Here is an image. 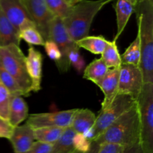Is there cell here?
I'll return each mask as SVG.
<instances>
[{
    "instance_id": "6da1fadb",
    "label": "cell",
    "mask_w": 153,
    "mask_h": 153,
    "mask_svg": "<svg viewBox=\"0 0 153 153\" xmlns=\"http://www.w3.org/2000/svg\"><path fill=\"white\" fill-rule=\"evenodd\" d=\"M140 42V67L143 82L153 83V0H140L134 5Z\"/></svg>"
},
{
    "instance_id": "7a4b0ae2",
    "label": "cell",
    "mask_w": 153,
    "mask_h": 153,
    "mask_svg": "<svg viewBox=\"0 0 153 153\" xmlns=\"http://www.w3.org/2000/svg\"><path fill=\"white\" fill-rule=\"evenodd\" d=\"M140 128L137 102L114 121L94 142L113 143L123 147L140 143Z\"/></svg>"
},
{
    "instance_id": "3957f363",
    "label": "cell",
    "mask_w": 153,
    "mask_h": 153,
    "mask_svg": "<svg viewBox=\"0 0 153 153\" xmlns=\"http://www.w3.org/2000/svg\"><path fill=\"white\" fill-rule=\"evenodd\" d=\"M114 0H82L72 7L70 13L63 19L67 32L76 43L89 35L94 18L104 6Z\"/></svg>"
},
{
    "instance_id": "277c9868",
    "label": "cell",
    "mask_w": 153,
    "mask_h": 153,
    "mask_svg": "<svg viewBox=\"0 0 153 153\" xmlns=\"http://www.w3.org/2000/svg\"><path fill=\"white\" fill-rule=\"evenodd\" d=\"M25 58L19 46L10 44L0 46V64L16 80L25 97H28L31 92V83L27 73Z\"/></svg>"
},
{
    "instance_id": "5b68a950",
    "label": "cell",
    "mask_w": 153,
    "mask_h": 153,
    "mask_svg": "<svg viewBox=\"0 0 153 153\" xmlns=\"http://www.w3.org/2000/svg\"><path fill=\"white\" fill-rule=\"evenodd\" d=\"M140 143L144 153H153V83L144 84L137 100Z\"/></svg>"
},
{
    "instance_id": "8992f818",
    "label": "cell",
    "mask_w": 153,
    "mask_h": 153,
    "mask_svg": "<svg viewBox=\"0 0 153 153\" xmlns=\"http://www.w3.org/2000/svg\"><path fill=\"white\" fill-rule=\"evenodd\" d=\"M136 102L137 101L131 96L117 94L113 102L104 110L100 111L97 117L94 127L97 131V136L101 135L116 120L132 108Z\"/></svg>"
},
{
    "instance_id": "52a82bcc",
    "label": "cell",
    "mask_w": 153,
    "mask_h": 153,
    "mask_svg": "<svg viewBox=\"0 0 153 153\" xmlns=\"http://www.w3.org/2000/svg\"><path fill=\"white\" fill-rule=\"evenodd\" d=\"M49 40H52L57 44L61 51V61L56 64L61 73H64L69 71L70 68V64L68 59L69 53L72 49L78 47L76 42L73 41L67 32V28L64 24L62 19L55 16L51 23L49 28Z\"/></svg>"
},
{
    "instance_id": "ba28073f",
    "label": "cell",
    "mask_w": 153,
    "mask_h": 153,
    "mask_svg": "<svg viewBox=\"0 0 153 153\" xmlns=\"http://www.w3.org/2000/svg\"><path fill=\"white\" fill-rule=\"evenodd\" d=\"M143 85V73L139 66L121 64L120 67L118 94L129 95L137 101Z\"/></svg>"
},
{
    "instance_id": "9c48e42d",
    "label": "cell",
    "mask_w": 153,
    "mask_h": 153,
    "mask_svg": "<svg viewBox=\"0 0 153 153\" xmlns=\"http://www.w3.org/2000/svg\"><path fill=\"white\" fill-rule=\"evenodd\" d=\"M36 28L44 40H49V28L54 18L44 0H22Z\"/></svg>"
},
{
    "instance_id": "30bf717a",
    "label": "cell",
    "mask_w": 153,
    "mask_h": 153,
    "mask_svg": "<svg viewBox=\"0 0 153 153\" xmlns=\"http://www.w3.org/2000/svg\"><path fill=\"white\" fill-rule=\"evenodd\" d=\"M77 108L52 113L32 114L28 116L26 124L33 129L43 127H60L66 128L71 126Z\"/></svg>"
},
{
    "instance_id": "8fae6325",
    "label": "cell",
    "mask_w": 153,
    "mask_h": 153,
    "mask_svg": "<svg viewBox=\"0 0 153 153\" xmlns=\"http://www.w3.org/2000/svg\"><path fill=\"white\" fill-rule=\"evenodd\" d=\"M0 9L19 32L28 27H35L22 0H0Z\"/></svg>"
},
{
    "instance_id": "7c38bea8",
    "label": "cell",
    "mask_w": 153,
    "mask_h": 153,
    "mask_svg": "<svg viewBox=\"0 0 153 153\" xmlns=\"http://www.w3.org/2000/svg\"><path fill=\"white\" fill-rule=\"evenodd\" d=\"M43 59V55L34 46H30L25 58V64L31 80V91L33 92H38L41 89Z\"/></svg>"
},
{
    "instance_id": "4fadbf2b",
    "label": "cell",
    "mask_w": 153,
    "mask_h": 153,
    "mask_svg": "<svg viewBox=\"0 0 153 153\" xmlns=\"http://www.w3.org/2000/svg\"><path fill=\"white\" fill-rule=\"evenodd\" d=\"M9 140L11 143L13 153L26 152L35 141L34 129L26 123L14 127Z\"/></svg>"
},
{
    "instance_id": "5bb4252c",
    "label": "cell",
    "mask_w": 153,
    "mask_h": 153,
    "mask_svg": "<svg viewBox=\"0 0 153 153\" xmlns=\"http://www.w3.org/2000/svg\"><path fill=\"white\" fill-rule=\"evenodd\" d=\"M120 67L108 69L99 88L104 94L101 110H104L113 102L118 94Z\"/></svg>"
},
{
    "instance_id": "9a60e30c",
    "label": "cell",
    "mask_w": 153,
    "mask_h": 153,
    "mask_svg": "<svg viewBox=\"0 0 153 153\" xmlns=\"http://www.w3.org/2000/svg\"><path fill=\"white\" fill-rule=\"evenodd\" d=\"M28 116V107L22 97L11 96L9 105L8 122L13 127H16Z\"/></svg>"
},
{
    "instance_id": "2e32d148",
    "label": "cell",
    "mask_w": 153,
    "mask_h": 153,
    "mask_svg": "<svg viewBox=\"0 0 153 153\" xmlns=\"http://www.w3.org/2000/svg\"><path fill=\"white\" fill-rule=\"evenodd\" d=\"M117 18V32L114 40H117L128 23V19L134 13V5L131 0H117L114 5Z\"/></svg>"
},
{
    "instance_id": "e0dca14e",
    "label": "cell",
    "mask_w": 153,
    "mask_h": 153,
    "mask_svg": "<svg viewBox=\"0 0 153 153\" xmlns=\"http://www.w3.org/2000/svg\"><path fill=\"white\" fill-rule=\"evenodd\" d=\"M19 31L0 9V46L15 44L19 46Z\"/></svg>"
},
{
    "instance_id": "ac0fdd59",
    "label": "cell",
    "mask_w": 153,
    "mask_h": 153,
    "mask_svg": "<svg viewBox=\"0 0 153 153\" xmlns=\"http://www.w3.org/2000/svg\"><path fill=\"white\" fill-rule=\"evenodd\" d=\"M97 116L91 110L87 108H77L70 126L76 133L83 134L85 131L94 126Z\"/></svg>"
},
{
    "instance_id": "d6986e66",
    "label": "cell",
    "mask_w": 153,
    "mask_h": 153,
    "mask_svg": "<svg viewBox=\"0 0 153 153\" xmlns=\"http://www.w3.org/2000/svg\"><path fill=\"white\" fill-rule=\"evenodd\" d=\"M108 70V68L103 60L101 58H97L85 67L83 77L84 79L91 81L99 87Z\"/></svg>"
},
{
    "instance_id": "ffe728a7",
    "label": "cell",
    "mask_w": 153,
    "mask_h": 153,
    "mask_svg": "<svg viewBox=\"0 0 153 153\" xmlns=\"http://www.w3.org/2000/svg\"><path fill=\"white\" fill-rule=\"evenodd\" d=\"M109 40L103 36H87L76 42V45L80 49H85L94 55H102L107 46Z\"/></svg>"
},
{
    "instance_id": "44dd1931",
    "label": "cell",
    "mask_w": 153,
    "mask_h": 153,
    "mask_svg": "<svg viewBox=\"0 0 153 153\" xmlns=\"http://www.w3.org/2000/svg\"><path fill=\"white\" fill-rule=\"evenodd\" d=\"M76 131L71 126L64 129L58 140L52 144L51 153H72L75 151L73 147V137Z\"/></svg>"
},
{
    "instance_id": "7402d4cb",
    "label": "cell",
    "mask_w": 153,
    "mask_h": 153,
    "mask_svg": "<svg viewBox=\"0 0 153 153\" xmlns=\"http://www.w3.org/2000/svg\"><path fill=\"white\" fill-rule=\"evenodd\" d=\"M102 59L106 64L108 69L117 68L121 66V55L120 54L117 40L114 39L109 41L107 46L102 53Z\"/></svg>"
},
{
    "instance_id": "603a6c76",
    "label": "cell",
    "mask_w": 153,
    "mask_h": 153,
    "mask_svg": "<svg viewBox=\"0 0 153 153\" xmlns=\"http://www.w3.org/2000/svg\"><path fill=\"white\" fill-rule=\"evenodd\" d=\"M64 129L65 128L60 127H43L36 128L34 129L35 140L53 144L61 137Z\"/></svg>"
},
{
    "instance_id": "cb8c5ba5",
    "label": "cell",
    "mask_w": 153,
    "mask_h": 153,
    "mask_svg": "<svg viewBox=\"0 0 153 153\" xmlns=\"http://www.w3.org/2000/svg\"><path fill=\"white\" fill-rule=\"evenodd\" d=\"M140 58H141L140 42L139 35L137 34L135 39L128 46L124 53L121 55V62L122 64H132L140 67Z\"/></svg>"
},
{
    "instance_id": "d4e9b609",
    "label": "cell",
    "mask_w": 153,
    "mask_h": 153,
    "mask_svg": "<svg viewBox=\"0 0 153 153\" xmlns=\"http://www.w3.org/2000/svg\"><path fill=\"white\" fill-rule=\"evenodd\" d=\"M0 82L8 90L12 96L25 97L23 91L14 79L3 68L0 64Z\"/></svg>"
},
{
    "instance_id": "484cf974",
    "label": "cell",
    "mask_w": 153,
    "mask_h": 153,
    "mask_svg": "<svg viewBox=\"0 0 153 153\" xmlns=\"http://www.w3.org/2000/svg\"><path fill=\"white\" fill-rule=\"evenodd\" d=\"M20 40H23L27 43L32 46H43L45 40L35 27H28L19 32Z\"/></svg>"
},
{
    "instance_id": "4316f807",
    "label": "cell",
    "mask_w": 153,
    "mask_h": 153,
    "mask_svg": "<svg viewBox=\"0 0 153 153\" xmlns=\"http://www.w3.org/2000/svg\"><path fill=\"white\" fill-rule=\"evenodd\" d=\"M44 1L54 16L62 19L68 16L73 7L65 2L64 0H44Z\"/></svg>"
},
{
    "instance_id": "83f0119b",
    "label": "cell",
    "mask_w": 153,
    "mask_h": 153,
    "mask_svg": "<svg viewBox=\"0 0 153 153\" xmlns=\"http://www.w3.org/2000/svg\"><path fill=\"white\" fill-rule=\"evenodd\" d=\"M11 94L0 82V118L8 121L9 105Z\"/></svg>"
},
{
    "instance_id": "f1b7e54d",
    "label": "cell",
    "mask_w": 153,
    "mask_h": 153,
    "mask_svg": "<svg viewBox=\"0 0 153 153\" xmlns=\"http://www.w3.org/2000/svg\"><path fill=\"white\" fill-rule=\"evenodd\" d=\"M73 147L75 150L82 153H86L91 149L92 142L85 138L81 133H76L73 137Z\"/></svg>"
},
{
    "instance_id": "f546056e",
    "label": "cell",
    "mask_w": 153,
    "mask_h": 153,
    "mask_svg": "<svg viewBox=\"0 0 153 153\" xmlns=\"http://www.w3.org/2000/svg\"><path fill=\"white\" fill-rule=\"evenodd\" d=\"M68 59L70 66H73L78 72H81L84 70L85 67V61L83 57L81 55L79 47L75 48L70 51L68 55Z\"/></svg>"
},
{
    "instance_id": "4dcf8cb0",
    "label": "cell",
    "mask_w": 153,
    "mask_h": 153,
    "mask_svg": "<svg viewBox=\"0 0 153 153\" xmlns=\"http://www.w3.org/2000/svg\"><path fill=\"white\" fill-rule=\"evenodd\" d=\"M43 46H44L45 51L49 58L55 61V64H58L61 61L62 55H61V51L56 43L52 40H48L45 41Z\"/></svg>"
},
{
    "instance_id": "1f68e13d",
    "label": "cell",
    "mask_w": 153,
    "mask_h": 153,
    "mask_svg": "<svg viewBox=\"0 0 153 153\" xmlns=\"http://www.w3.org/2000/svg\"><path fill=\"white\" fill-rule=\"evenodd\" d=\"M52 144L34 141L29 149L23 153H51Z\"/></svg>"
},
{
    "instance_id": "d6a6232c",
    "label": "cell",
    "mask_w": 153,
    "mask_h": 153,
    "mask_svg": "<svg viewBox=\"0 0 153 153\" xmlns=\"http://www.w3.org/2000/svg\"><path fill=\"white\" fill-rule=\"evenodd\" d=\"M13 128L14 127L12 126L8 121L0 118V137L1 138H6L9 140L13 134Z\"/></svg>"
},
{
    "instance_id": "836d02e7",
    "label": "cell",
    "mask_w": 153,
    "mask_h": 153,
    "mask_svg": "<svg viewBox=\"0 0 153 153\" xmlns=\"http://www.w3.org/2000/svg\"><path fill=\"white\" fill-rule=\"evenodd\" d=\"M124 147L113 143H102L97 153H122Z\"/></svg>"
},
{
    "instance_id": "e575fe53",
    "label": "cell",
    "mask_w": 153,
    "mask_h": 153,
    "mask_svg": "<svg viewBox=\"0 0 153 153\" xmlns=\"http://www.w3.org/2000/svg\"><path fill=\"white\" fill-rule=\"evenodd\" d=\"M122 153H144L140 143L124 147Z\"/></svg>"
},
{
    "instance_id": "d590c367",
    "label": "cell",
    "mask_w": 153,
    "mask_h": 153,
    "mask_svg": "<svg viewBox=\"0 0 153 153\" xmlns=\"http://www.w3.org/2000/svg\"><path fill=\"white\" fill-rule=\"evenodd\" d=\"M82 134L85 136V138H87L88 140H90V141L91 142H94V140L97 138V137H98V136H97V131H96V129L94 128V126H92L91 128H90L89 129L87 130V131H85Z\"/></svg>"
},
{
    "instance_id": "8d00e7d4",
    "label": "cell",
    "mask_w": 153,
    "mask_h": 153,
    "mask_svg": "<svg viewBox=\"0 0 153 153\" xmlns=\"http://www.w3.org/2000/svg\"><path fill=\"white\" fill-rule=\"evenodd\" d=\"M99 148H100V144H98L96 142H92V145H91V149L86 153H97L99 150Z\"/></svg>"
},
{
    "instance_id": "74e56055",
    "label": "cell",
    "mask_w": 153,
    "mask_h": 153,
    "mask_svg": "<svg viewBox=\"0 0 153 153\" xmlns=\"http://www.w3.org/2000/svg\"><path fill=\"white\" fill-rule=\"evenodd\" d=\"M65 2H67V4H69L71 6H73L74 4H77L78 2H79L80 1H82V0H64Z\"/></svg>"
},
{
    "instance_id": "f35d334b",
    "label": "cell",
    "mask_w": 153,
    "mask_h": 153,
    "mask_svg": "<svg viewBox=\"0 0 153 153\" xmlns=\"http://www.w3.org/2000/svg\"><path fill=\"white\" fill-rule=\"evenodd\" d=\"M131 1H132V3L133 4H134V5H135L136 4H137V2H138V1H140V0H131Z\"/></svg>"
},
{
    "instance_id": "ab89813d",
    "label": "cell",
    "mask_w": 153,
    "mask_h": 153,
    "mask_svg": "<svg viewBox=\"0 0 153 153\" xmlns=\"http://www.w3.org/2000/svg\"><path fill=\"white\" fill-rule=\"evenodd\" d=\"M72 153H82V152H78V151L75 150V151H73V152H72Z\"/></svg>"
}]
</instances>
